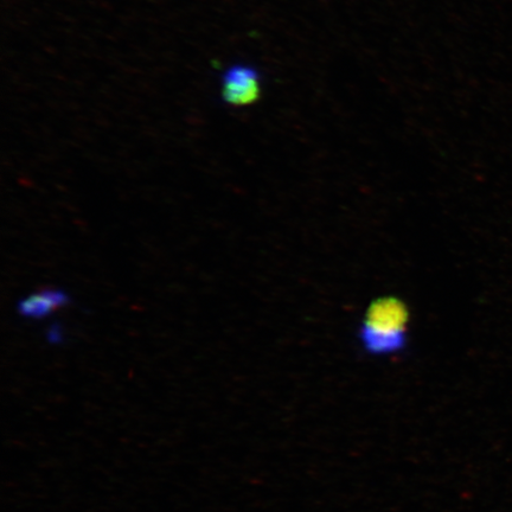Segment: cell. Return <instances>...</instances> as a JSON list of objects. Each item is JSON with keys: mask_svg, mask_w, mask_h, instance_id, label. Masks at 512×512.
<instances>
[{"mask_svg": "<svg viewBox=\"0 0 512 512\" xmlns=\"http://www.w3.org/2000/svg\"><path fill=\"white\" fill-rule=\"evenodd\" d=\"M261 76L254 67L234 64L222 75L221 96L224 104L247 107L258 102L261 96Z\"/></svg>", "mask_w": 512, "mask_h": 512, "instance_id": "7a4b0ae2", "label": "cell"}, {"mask_svg": "<svg viewBox=\"0 0 512 512\" xmlns=\"http://www.w3.org/2000/svg\"><path fill=\"white\" fill-rule=\"evenodd\" d=\"M408 326L407 305L396 297H381L368 306L358 336L368 354L389 356L406 348Z\"/></svg>", "mask_w": 512, "mask_h": 512, "instance_id": "6da1fadb", "label": "cell"}, {"mask_svg": "<svg viewBox=\"0 0 512 512\" xmlns=\"http://www.w3.org/2000/svg\"><path fill=\"white\" fill-rule=\"evenodd\" d=\"M68 303L69 298L66 293L56 290V288H46V290L31 294L30 297L24 299L19 304L18 310L24 317L42 319L61 310Z\"/></svg>", "mask_w": 512, "mask_h": 512, "instance_id": "3957f363", "label": "cell"}]
</instances>
